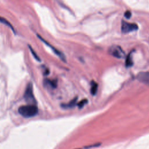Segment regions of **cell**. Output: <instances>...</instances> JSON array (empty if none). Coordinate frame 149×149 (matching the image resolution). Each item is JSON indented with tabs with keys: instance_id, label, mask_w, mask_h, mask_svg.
Here are the masks:
<instances>
[{
	"instance_id": "6da1fadb",
	"label": "cell",
	"mask_w": 149,
	"mask_h": 149,
	"mask_svg": "<svg viewBox=\"0 0 149 149\" xmlns=\"http://www.w3.org/2000/svg\"><path fill=\"white\" fill-rule=\"evenodd\" d=\"M18 112L20 115L24 118L33 117L38 113V108L36 105L28 104L26 105L21 106Z\"/></svg>"
},
{
	"instance_id": "7a4b0ae2",
	"label": "cell",
	"mask_w": 149,
	"mask_h": 149,
	"mask_svg": "<svg viewBox=\"0 0 149 149\" xmlns=\"http://www.w3.org/2000/svg\"><path fill=\"white\" fill-rule=\"evenodd\" d=\"M24 98L26 101L29 103V104H31V105L36 104V101L33 93V86L31 83H29L26 87L24 94Z\"/></svg>"
},
{
	"instance_id": "3957f363",
	"label": "cell",
	"mask_w": 149,
	"mask_h": 149,
	"mask_svg": "<svg viewBox=\"0 0 149 149\" xmlns=\"http://www.w3.org/2000/svg\"><path fill=\"white\" fill-rule=\"evenodd\" d=\"M108 52L110 55L117 58H123L125 56V52L122 48L118 45H112L108 49Z\"/></svg>"
},
{
	"instance_id": "277c9868",
	"label": "cell",
	"mask_w": 149,
	"mask_h": 149,
	"mask_svg": "<svg viewBox=\"0 0 149 149\" xmlns=\"http://www.w3.org/2000/svg\"><path fill=\"white\" fill-rule=\"evenodd\" d=\"M138 29V26L135 23H131L125 21H122L121 30L124 33H130L137 30Z\"/></svg>"
},
{
	"instance_id": "5b68a950",
	"label": "cell",
	"mask_w": 149,
	"mask_h": 149,
	"mask_svg": "<svg viewBox=\"0 0 149 149\" xmlns=\"http://www.w3.org/2000/svg\"><path fill=\"white\" fill-rule=\"evenodd\" d=\"M137 78L140 81L149 84V71L140 72L138 74Z\"/></svg>"
},
{
	"instance_id": "8992f818",
	"label": "cell",
	"mask_w": 149,
	"mask_h": 149,
	"mask_svg": "<svg viewBox=\"0 0 149 149\" xmlns=\"http://www.w3.org/2000/svg\"><path fill=\"white\" fill-rule=\"evenodd\" d=\"M98 90V84L95 81H92L91 82V88H90V93L93 95L96 94Z\"/></svg>"
},
{
	"instance_id": "52a82bcc",
	"label": "cell",
	"mask_w": 149,
	"mask_h": 149,
	"mask_svg": "<svg viewBox=\"0 0 149 149\" xmlns=\"http://www.w3.org/2000/svg\"><path fill=\"white\" fill-rule=\"evenodd\" d=\"M77 98L75 97L73 100L70 101L68 103L62 105V107L63 108H73L77 104Z\"/></svg>"
},
{
	"instance_id": "ba28073f",
	"label": "cell",
	"mask_w": 149,
	"mask_h": 149,
	"mask_svg": "<svg viewBox=\"0 0 149 149\" xmlns=\"http://www.w3.org/2000/svg\"><path fill=\"white\" fill-rule=\"evenodd\" d=\"M126 67H130L133 65V61H132V54L129 53V55L127 56L126 59Z\"/></svg>"
},
{
	"instance_id": "9c48e42d",
	"label": "cell",
	"mask_w": 149,
	"mask_h": 149,
	"mask_svg": "<svg viewBox=\"0 0 149 149\" xmlns=\"http://www.w3.org/2000/svg\"><path fill=\"white\" fill-rule=\"evenodd\" d=\"M45 83L47 85L49 86L52 88H55L57 86V81L56 80H51L47 79L45 80Z\"/></svg>"
},
{
	"instance_id": "30bf717a",
	"label": "cell",
	"mask_w": 149,
	"mask_h": 149,
	"mask_svg": "<svg viewBox=\"0 0 149 149\" xmlns=\"http://www.w3.org/2000/svg\"><path fill=\"white\" fill-rule=\"evenodd\" d=\"M0 23H3V24L6 25V26H8L9 27H10L12 30H13V31H14V30H13V27L12 26L11 24H10L6 19H5V18H3V17H1V16H0Z\"/></svg>"
},
{
	"instance_id": "8fae6325",
	"label": "cell",
	"mask_w": 149,
	"mask_h": 149,
	"mask_svg": "<svg viewBox=\"0 0 149 149\" xmlns=\"http://www.w3.org/2000/svg\"><path fill=\"white\" fill-rule=\"evenodd\" d=\"M87 100L86 99H84L81 101H80L78 104H77V106L79 108H82L86 104H87Z\"/></svg>"
},
{
	"instance_id": "7c38bea8",
	"label": "cell",
	"mask_w": 149,
	"mask_h": 149,
	"mask_svg": "<svg viewBox=\"0 0 149 149\" xmlns=\"http://www.w3.org/2000/svg\"><path fill=\"white\" fill-rule=\"evenodd\" d=\"M30 51H31V53H32V55H33V56L35 58V59H37V60H38V61H40V58L38 57V56L36 54V52L34 51V50L30 47Z\"/></svg>"
},
{
	"instance_id": "4fadbf2b",
	"label": "cell",
	"mask_w": 149,
	"mask_h": 149,
	"mask_svg": "<svg viewBox=\"0 0 149 149\" xmlns=\"http://www.w3.org/2000/svg\"><path fill=\"white\" fill-rule=\"evenodd\" d=\"M124 15H125V17L126 19H129V18L131 17L132 13H131V12H130L129 10H127V11L125 12Z\"/></svg>"
}]
</instances>
